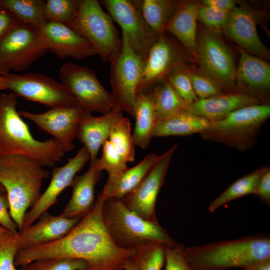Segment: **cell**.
Masks as SVG:
<instances>
[{
    "label": "cell",
    "mask_w": 270,
    "mask_h": 270,
    "mask_svg": "<svg viewBox=\"0 0 270 270\" xmlns=\"http://www.w3.org/2000/svg\"><path fill=\"white\" fill-rule=\"evenodd\" d=\"M106 198L101 192L92 210L64 237L43 245L19 250L16 266H24L36 260L50 258L82 260L86 270H124L135 250L118 246L103 219L102 209Z\"/></svg>",
    "instance_id": "obj_1"
},
{
    "label": "cell",
    "mask_w": 270,
    "mask_h": 270,
    "mask_svg": "<svg viewBox=\"0 0 270 270\" xmlns=\"http://www.w3.org/2000/svg\"><path fill=\"white\" fill-rule=\"evenodd\" d=\"M14 93L0 96V156L20 155L42 166H52L65 152L52 138L44 141L34 138L16 110Z\"/></svg>",
    "instance_id": "obj_2"
},
{
    "label": "cell",
    "mask_w": 270,
    "mask_h": 270,
    "mask_svg": "<svg viewBox=\"0 0 270 270\" xmlns=\"http://www.w3.org/2000/svg\"><path fill=\"white\" fill-rule=\"evenodd\" d=\"M183 250L193 270L244 269L270 256V237L260 234L202 246H184Z\"/></svg>",
    "instance_id": "obj_3"
},
{
    "label": "cell",
    "mask_w": 270,
    "mask_h": 270,
    "mask_svg": "<svg viewBox=\"0 0 270 270\" xmlns=\"http://www.w3.org/2000/svg\"><path fill=\"white\" fill-rule=\"evenodd\" d=\"M49 176L48 170L25 156H0V184L5 190L10 216L18 230L23 228L28 209L40 195L44 180Z\"/></svg>",
    "instance_id": "obj_4"
},
{
    "label": "cell",
    "mask_w": 270,
    "mask_h": 270,
    "mask_svg": "<svg viewBox=\"0 0 270 270\" xmlns=\"http://www.w3.org/2000/svg\"><path fill=\"white\" fill-rule=\"evenodd\" d=\"M102 214L110 236L120 248L135 250L153 242L166 245L176 244L158 222L139 216L127 208L120 200H106Z\"/></svg>",
    "instance_id": "obj_5"
},
{
    "label": "cell",
    "mask_w": 270,
    "mask_h": 270,
    "mask_svg": "<svg viewBox=\"0 0 270 270\" xmlns=\"http://www.w3.org/2000/svg\"><path fill=\"white\" fill-rule=\"evenodd\" d=\"M270 116V106L262 103L240 108L223 119L210 122L200 134L204 140L222 143L240 151L256 142L262 126Z\"/></svg>",
    "instance_id": "obj_6"
},
{
    "label": "cell",
    "mask_w": 270,
    "mask_h": 270,
    "mask_svg": "<svg viewBox=\"0 0 270 270\" xmlns=\"http://www.w3.org/2000/svg\"><path fill=\"white\" fill-rule=\"evenodd\" d=\"M68 26L86 38L104 62L110 63L121 51L122 38L96 0H80L78 14Z\"/></svg>",
    "instance_id": "obj_7"
},
{
    "label": "cell",
    "mask_w": 270,
    "mask_h": 270,
    "mask_svg": "<svg viewBox=\"0 0 270 270\" xmlns=\"http://www.w3.org/2000/svg\"><path fill=\"white\" fill-rule=\"evenodd\" d=\"M122 42L120 53L110 63L111 94L114 106L134 117V106L144 63L133 52L122 33Z\"/></svg>",
    "instance_id": "obj_8"
},
{
    "label": "cell",
    "mask_w": 270,
    "mask_h": 270,
    "mask_svg": "<svg viewBox=\"0 0 270 270\" xmlns=\"http://www.w3.org/2000/svg\"><path fill=\"white\" fill-rule=\"evenodd\" d=\"M60 83L90 113L110 112L114 102L89 68L72 62L63 64L60 70Z\"/></svg>",
    "instance_id": "obj_9"
},
{
    "label": "cell",
    "mask_w": 270,
    "mask_h": 270,
    "mask_svg": "<svg viewBox=\"0 0 270 270\" xmlns=\"http://www.w3.org/2000/svg\"><path fill=\"white\" fill-rule=\"evenodd\" d=\"M194 58L202 72L216 81L225 92L236 91L234 58L215 32L204 29L197 35Z\"/></svg>",
    "instance_id": "obj_10"
},
{
    "label": "cell",
    "mask_w": 270,
    "mask_h": 270,
    "mask_svg": "<svg viewBox=\"0 0 270 270\" xmlns=\"http://www.w3.org/2000/svg\"><path fill=\"white\" fill-rule=\"evenodd\" d=\"M3 76L7 89L11 90L16 96L51 108L80 104L72 94L52 77L33 72L20 74L8 72Z\"/></svg>",
    "instance_id": "obj_11"
},
{
    "label": "cell",
    "mask_w": 270,
    "mask_h": 270,
    "mask_svg": "<svg viewBox=\"0 0 270 270\" xmlns=\"http://www.w3.org/2000/svg\"><path fill=\"white\" fill-rule=\"evenodd\" d=\"M48 50L38 28L21 22L0 40V64L8 71H22Z\"/></svg>",
    "instance_id": "obj_12"
},
{
    "label": "cell",
    "mask_w": 270,
    "mask_h": 270,
    "mask_svg": "<svg viewBox=\"0 0 270 270\" xmlns=\"http://www.w3.org/2000/svg\"><path fill=\"white\" fill-rule=\"evenodd\" d=\"M180 45L166 32L157 36L149 50L138 93L148 90L175 70L190 68L191 58Z\"/></svg>",
    "instance_id": "obj_13"
},
{
    "label": "cell",
    "mask_w": 270,
    "mask_h": 270,
    "mask_svg": "<svg viewBox=\"0 0 270 270\" xmlns=\"http://www.w3.org/2000/svg\"><path fill=\"white\" fill-rule=\"evenodd\" d=\"M112 20L121 28L133 52L145 64L152 45L157 36L144 19L134 0L100 1Z\"/></svg>",
    "instance_id": "obj_14"
},
{
    "label": "cell",
    "mask_w": 270,
    "mask_h": 270,
    "mask_svg": "<svg viewBox=\"0 0 270 270\" xmlns=\"http://www.w3.org/2000/svg\"><path fill=\"white\" fill-rule=\"evenodd\" d=\"M176 148L177 145L174 144L159 156L143 180L120 200L130 211L146 220L158 222L156 214V199Z\"/></svg>",
    "instance_id": "obj_15"
},
{
    "label": "cell",
    "mask_w": 270,
    "mask_h": 270,
    "mask_svg": "<svg viewBox=\"0 0 270 270\" xmlns=\"http://www.w3.org/2000/svg\"><path fill=\"white\" fill-rule=\"evenodd\" d=\"M86 112H88L82 106L78 104L70 107L50 108L42 113L36 114L24 110H21L18 113L32 121L40 129L50 134L66 152L74 148V140L76 138L80 121Z\"/></svg>",
    "instance_id": "obj_16"
},
{
    "label": "cell",
    "mask_w": 270,
    "mask_h": 270,
    "mask_svg": "<svg viewBox=\"0 0 270 270\" xmlns=\"http://www.w3.org/2000/svg\"><path fill=\"white\" fill-rule=\"evenodd\" d=\"M90 160V156L82 146L76 156L70 158L64 165L54 168L50 182L46 190L25 214L23 228L28 227L58 202L60 194L72 186L76 174Z\"/></svg>",
    "instance_id": "obj_17"
},
{
    "label": "cell",
    "mask_w": 270,
    "mask_h": 270,
    "mask_svg": "<svg viewBox=\"0 0 270 270\" xmlns=\"http://www.w3.org/2000/svg\"><path fill=\"white\" fill-rule=\"evenodd\" d=\"M38 28L48 50L60 59L72 57L82 60L96 54L86 38L64 24L47 21Z\"/></svg>",
    "instance_id": "obj_18"
},
{
    "label": "cell",
    "mask_w": 270,
    "mask_h": 270,
    "mask_svg": "<svg viewBox=\"0 0 270 270\" xmlns=\"http://www.w3.org/2000/svg\"><path fill=\"white\" fill-rule=\"evenodd\" d=\"M257 16L244 5L236 6L230 12L222 32L246 52L262 58H268V50L260 40L257 31Z\"/></svg>",
    "instance_id": "obj_19"
},
{
    "label": "cell",
    "mask_w": 270,
    "mask_h": 270,
    "mask_svg": "<svg viewBox=\"0 0 270 270\" xmlns=\"http://www.w3.org/2000/svg\"><path fill=\"white\" fill-rule=\"evenodd\" d=\"M38 221L18 231L20 250L30 248L58 240L66 236L80 219L54 216L48 212Z\"/></svg>",
    "instance_id": "obj_20"
},
{
    "label": "cell",
    "mask_w": 270,
    "mask_h": 270,
    "mask_svg": "<svg viewBox=\"0 0 270 270\" xmlns=\"http://www.w3.org/2000/svg\"><path fill=\"white\" fill-rule=\"evenodd\" d=\"M240 60L236 70V91L252 94L260 101L270 88V65L262 58L240 48Z\"/></svg>",
    "instance_id": "obj_21"
},
{
    "label": "cell",
    "mask_w": 270,
    "mask_h": 270,
    "mask_svg": "<svg viewBox=\"0 0 270 270\" xmlns=\"http://www.w3.org/2000/svg\"><path fill=\"white\" fill-rule=\"evenodd\" d=\"M122 111L114 106L108 112L94 116L88 112L82 116L76 138L83 144L90 156V161L98 158L100 148L108 140L110 132L118 121L124 116Z\"/></svg>",
    "instance_id": "obj_22"
},
{
    "label": "cell",
    "mask_w": 270,
    "mask_h": 270,
    "mask_svg": "<svg viewBox=\"0 0 270 270\" xmlns=\"http://www.w3.org/2000/svg\"><path fill=\"white\" fill-rule=\"evenodd\" d=\"M256 97L239 91L224 92L206 98L198 99L186 110L210 122L223 119L232 112L244 106L262 104Z\"/></svg>",
    "instance_id": "obj_23"
},
{
    "label": "cell",
    "mask_w": 270,
    "mask_h": 270,
    "mask_svg": "<svg viewBox=\"0 0 270 270\" xmlns=\"http://www.w3.org/2000/svg\"><path fill=\"white\" fill-rule=\"evenodd\" d=\"M96 160L90 161V167L85 173L74 178L72 196L62 216L81 219L93 208L96 202L95 186L102 177V171L98 168Z\"/></svg>",
    "instance_id": "obj_24"
},
{
    "label": "cell",
    "mask_w": 270,
    "mask_h": 270,
    "mask_svg": "<svg viewBox=\"0 0 270 270\" xmlns=\"http://www.w3.org/2000/svg\"><path fill=\"white\" fill-rule=\"evenodd\" d=\"M200 4L196 2H180L167 24L165 32L172 36L194 58L196 44V20Z\"/></svg>",
    "instance_id": "obj_25"
},
{
    "label": "cell",
    "mask_w": 270,
    "mask_h": 270,
    "mask_svg": "<svg viewBox=\"0 0 270 270\" xmlns=\"http://www.w3.org/2000/svg\"><path fill=\"white\" fill-rule=\"evenodd\" d=\"M159 156L150 153L134 166L120 175L108 177L101 192L106 198L120 200L136 188L158 161Z\"/></svg>",
    "instance_id": "obj_26"
},
{
    "label": "cell",
    "mask_w": 270,
    "mask_h": 270,
    "mask_svg": "<svg viewBox=\"0 0 270 270\" xmlns=\"http://www.w3.org/2000/svg\"><path fill=\"white\" fill-rule=\"evenodd\" d=\"M210 123L204 117L182 110L156 120L153 129L152 138L200 134L209 126Z\"/></svg>",
    "instance_id": "obj_27"
},
{
    "label": "cell",
    "mask_w": 270,
    "mask_h": 270,
    "mask_svg": "<svg viewBox=\"0 0 270 270\" xmlns=\"http://www.w3.org/2000/svg\"><path fill=\"white\" fill-rule=\"evenodd\" d=\"M134 118L136 124L132 136L134 145L145 149L152 138L156 122L154 100L150 90H144L137 94Z\"/></svg>",
    "instance_id": "obj_28"
},
{
    "label": "cell",
    "mask_w": 270,
    "mask_h": 270,
    "mask_svg": "<svg viewBox=\"0 0 270 270\" xmlns=\"http://www.w3.org/2000/svg\"><path fill=\"white\" fill-rule=\"evenodd\" d=\"M134 1L156 36L166 32V26L175 13L180 2L170 0Z\"/></svg>",
    "instance_id": "obj_29"
},
{
    "label": "cell",
    "mask_w": 270,
    "mask_h": 270,
    "mask_svg": "<svg viewBox=\"0 0 270 270\" xmlns=\"http://www.w3.org/2000/svg\"><path fill=\"white\" fill-rule=\"evenodd\" d=\"M154 106L156 121L186 109L190 104L182 100L165 78L150 90Z\"/></svg>",
    "instance_id": "obj_30"
},
{
    "label": "cell",
    "mask_w": 270,
    "mask_h": 270,
    "mask_svg": "<svg viewBox=\"0 0 270 270\" xmlns=\"http://www.w3.org/2000/svg\"><path fill=\"white\" fill-rule=\"evenodd\" d=\"M268 168H260L235 181L210 204L209 211L214 212L220 206L234 200L254 194L261 176Z\"/></svg>",
    "instance_id": "obj_31"
},
{
    "label": "cell",
    "mask_w": 270,
    "mask_h": 270,
    "mask_svg": "<svg viewBox=\"0 0 270 270\" xmlns=\"http://www.w3.org/2000/svg\"><path fill=\"white\" fill-rule=\"evenodd\" d=\"M43 0H0V5L9 10L24 24L40 28L48 20Z\"/></svg>",
    "instance_id": "obj_32"
},
{
    "label": "cell",
    "mask_w": 270,
    "mask_h": 270,
    "mask_svg": "<svg viewBox=\"0 0 270 270\" xmlns=\"http://www.w3.org/2000/svg\"><path fill=\"white\" fill-rule=\"evenodd\" d=\"M108 140L126 163L134 160V144L130 121L122 116L112 128Z\"/></svg>",
    "instance_id": "obj_33"
},
{
    "label": "cell",
    "mask_w": 270,
    "mask_h": 270,
    "mask_svg": "<svg viewBox=\"0 0 270 270\" xmlns=\"http://www.w3.org/2000/svg\"><path fill=\"white\" fill-rule=\"evenodd\" d=\"M166 245L153 242L136 249L133 258L138 270H162L165 264Z\"/></svg>",
    "instance_id": "obj_34"
},
{
    "label": "cell",
    "mask_w": 270,
    "mask_h": 270,
    "mask_svg": "<svg viewBox=\"0 0 270 270\" xmlns=\"http://www.w3.org/2000/svg\"><path fill=\"white\" fill-rule=\"evenodd\" d=\"M80 3V0H47L44 6L46 18L68 26L76 17Z\"/></svg>",
    "instance_id": "obj_35"
},
{
    "label": "cell",
    "mask_w": 270,
    "mask_h": 270,
    "mask_svg": "<svg viewBox=\"0 0 270 270\" xmlns=\"http://www.w3.org/2000/svg\"><path fill=\"white\" fill-rule=\"evenodd\" d=\"M88 265L82 260L50 258L34 260L22 266L20 270H86Z\"/></svg>",
    "instance_id": "obj_36"
},
{
    "label": "cell",
    "mask_w": 270,
    "mask_h": 270,
    "mask_svg": "<svg viewBox=\"0 0 270 270\" xmlns=\"http://www.w3.org/2000/svg\"><path fill=\"white\" fill-rule=\"evenodd\" d=\"M96 165L100 171L106 170L110 178L120 175L128 168L126 163L108 140L102 146V154L96 159Z\"/></svg>",
    "instance_id": "obj_37"
},
{
    "label": "cell",
    "mask_w": 270,
    "mask_h": 270,
    "mask_svg": "<svg viewBox=\"0 0 270 270\" xmlns=\"http://www.w3.org/2000/svg\"><path fill=\"white\" fill-rule=\"evenodd\" d=\"M189 68L175 70L169 74L166 79L177 94L184 101L191 104L198 100L189 74Z\"/></svg>",
    "instance_id": "obj_38"
},
{
    "label": "cell",
    "mask_w": 270,
    "mask_h": 270,
    "mask_svg": "<svg viewBox=\"0 0 270 270\" xmlns=\"http://www.w3.org/2000/svg\"><path fill=\"white\" fill-rule=\"evenodd\" d=\"M19 250L17 234L0 233V270H17L14 262Z\"/></svg>",
    "instance_id": "obj_39"
},
{
    "label": "cell",
    "mask_w": 270,
    "mask_h": 270,
    "mask_svg": "<svg viewBox=\"0 0 270 270\" xmlns=\"http://www.w3.org/2000/svg\"><path fill=\"white\" fill-rule=\"evenodd\" d=\"M189 74L198 99L206 98L225 92L216 81L203 72H192L190 70Z\"/></svg>",
    "instance_id": "obj_40"
},
{
    "label": "cell",
    "mask_w": 270,
    "mask_h": 270,
    "mask_svg": "<svg viewBox=\"0 0 270 270\" xmlns=\"http://www.w3.org/2000/svg\"><path fill=\"white\" fill-rule=\"evenodd\" d=\"M230 12L208 6L200 5L198 12V20L212 32L222 31L228 21Z\"/></svg>",
    "instance_id": "obj_41"
},
{
    "label": "cell",
    "mask_w": 270,
    "mask_h": 270,
    "mask_svg": "<svg viewBox=\"0 0 270 270\" xmlns=\"http://www.w3.org/2000/svg\"><path fill=\"white\" fill-rule=\"evenodd\" d=\"M182 244L165 246V270H193L186 257Z\"/></svg>",
    "instance_id": "obj_42"
},
{
    "label": "cell",
    "mask_w": 270,
    "mask_h": 270,
    "mask_svg": "<svg viewBox=\"0 0 270 270\" xmlns=\"http://www.w3.org/2000/svg\"><path fill=\"white\" fill-rule=\"evenodd\" d=\"M0 226L14 234H16L18 231L10 216V202L6 192H0Z\"/></svg>",
    "instance_id": "obj_43"
},
{
    "label": "cell",
    "mask_w": 270,
    "mask_h": 270,
    "mask_svg": "<svg viewBox=\"0 0 270 270\" xmlns=\"http://www.w3.org/2000/svg\"><path fill=\"white\" fill-rule=\"evenodd\" d=\"M20 22L13 14L0 5V40L11 29Z\"/></svg>",
    "instance_id": "obj_44"
},
{
    "label": "cell",
    "mask_w": 270,
    "mask_h": 270,
    "mask_svg": "<svg viewBox=\"0 0 270 270\" xmlns=\"http://www.w3.org/2000/svg\"><path fill=\"white\" fill-rule=\"evenodd\" d=\"M254 194L258 196L265 204H270V167H268L261 176Z\"/></svg>",
    "instance_id": "obj_45"
},
{
    "label": "cell",
    "mask_w": 270,
    "mask_h": 270,
    "mask_svg": "<svg viewBox=\"0 0 270 270\" xmlns=\"http://www.w3.org/2000/svg\"><path fill=\"white\" fill-rule=\"evenodd\" d=\"M202 3L216 9L230 12L235 8L236 2L233 0H205Z\"/></svg>",
    "instance_id": "obj_46"
},
{
    "label": "cell",
    "mask_w": 270,
    "mask_h": 270,
    "mask_svg": "<svg viewBox=\"0 0 270 270\" xmlns=\"http://www.w3.org/2000/svg\"><path fill=\"white\" fill-rule=\"evenodd\" d=\"M252 266L255 270H270V256L258 260Z\"/></svg>",
    "instance_id": "obj_47"
},
{
    "label": "cell",
    "mask_w": 270,
    "mask_h": 270,
    "mask_svg": "<svg viewBox=\"0 0 270 270\" xmlns=\"http://www.w3.org/2000/svg\"><path fill=\"white\" fill-rule=\"evenodd\" d=\"M124 270H138L133 257L128 260Z\"/></svg>",
    "instance_id": "obj_48"
},
{
    "label": "cell",
    "mask_w": 270,
    "mask_h": 270,
    "mask_svg": "<svg viewBox=\"0 0 270 270\" xmlns=\"http://www.w3.org/2000/svg\"><path fill=\"white\" fill-rule=\"evenodd\" d=\"M7 89L6 83L3 76L0 75V90Z\"/></svg>",
    "instance_id": "obj_49"
},
{
    "label": "cell",
    "mask_w": 270,
    "mask_h": 270,
    "mask_svg": "<svg viewBox=\"0 0 270 270\" xmlns=\"http://www.w3.org/2000/svg\"><path fill=\"white\" fill-rule=\"evenodd\" d=\"M9 72V71L2 66L0 64V75L4 76Z\"/></svg>",
    "instance_id": "obj_50"
},
{
    "label": "cell",
    "mask_w": 270,
    "mask_h": 270,
    "mask_svg": "<svg viewBox=\"0 0 270 270\" xmlns=\"http://www.w3.org/2000/svg\"><path fill=\"white\" fill-rule=\"evenodd\" d=\"M243 270H255L252 265L247 266L245 268H244Z\"/></svg>",
    "instance_id": "obj_51"
},
{
    "label": "cell",
    "mask_w": 270,
    "mask_h": 270,
    "mask_svg": "<svg viewBox=\"0 0 270 270\" xmlns=\"http://www.w3.org/2000/svg\"><path fill=\"white\" fill-rule=\"evenodd\" d=\"M6 232H8V231L7 230H6V229H4V228H3L2 226H0V233Z\"/></svg>",
    "instance_id": "obj_52"
},
{
    "label": "cell",
    "mask_w": 270,
    "mask_h": 270,
    "mask_svg": "<svg viewBox=\"0 0 270 270\" xmlns=\"http://www.w3.org/2000/svg\"><path fill=\"white\" fill-rule=\"evenodd\" d=\"M0 192H6L4 188L0 184Z\"/></svg>",
    "instance_id": "obj_53"
}]
</instances>
